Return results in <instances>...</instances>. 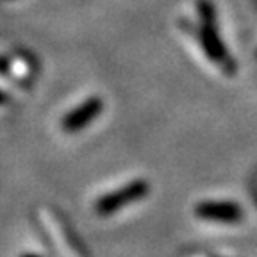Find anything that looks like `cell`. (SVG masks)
Returning <instances> with one entry per match:
<instances>
[{
    "instance_id": "obj_5",
    "label": "cell",
    "mask_w": 257,
    "mask_h": 257,
    "mask_svg": "<svg viewBox=\"0 0 257 257\" xmlns=\"http://www.w3.org/2000/svg\"><path fill=\"white\" fill-rule=\"evenodd\" d=\"M22 257H41V255H38V253H24Z\"/></svg>"
},
{
    "instance_id": "obj_4",
    "label": "cell",
    "mask_w": 257,
    "mask_h": 257,
    "mask_svg": "<svg viewBox=\"0 0 257 257\" xmlns=\"http://www.w3.org/2000/svg\"><path fill=\"white\" fill-rule=\"evenodd\" d=\"M100 111H102V102L98 98H91V100L84 102L82 105H79V107L73 109L72 112H68L64 116L63 128L66 133H79L88 123H91L98 116Z\"/></svg>"
},
{
    "instance_id": "obj_2",
    "label": "cell",
    "mask_w": 257,
    "mask_h": 257,
    "mask_svg": "<svg viewBox=\"0 0 257 257\" xmlns=\"http://www.w3.org/2000/svg\"><path fill=\"white\" fill-rule=\"evenodd\" d=\"M202 15H204V27H202V45H204L205 52L214 63H218L221 68L225 70V73H234V63L230 59V56L225 50L223 43H221L220 36L216 32V25H214V16H213V8L207 2L200 4Z\"/></svg>"
},
{
    "instance_id": "obj_3",
    "label": "cell",
    "mask_w": 257,
    "mask_h": 257,
    "mask_svg": "<svg viewBox=\"0 0 257 257\" xmlns=\"http://www.w3.org/2000/svg\"><path fill=\"white\" fill-rule=\"evenodd\" d=\"M197 218L216 223H237L243 220V209L232 200H205L195 207Z\"/></svg>"
},
{
    "instance_id": "obj_1",
    "label": "cell",
    "mask_w": 257,
    "mask_h": 257,
    "mask_svg": "<svg viewBox=\"0 0 257 257\" xmlns=\"http://www.w3.org/2000/svg\"><path fill=\"white\" fill-rule=\"evenodd\" d=\"M149 193H150L149 182L143 181V179H138V181L128 182V184L121 186L120 189H114V191L98 198L95 204V211L98 214H102V216H109V214H114L116 211L123 209L125 205L134 204L138 200H143Z\"/></svg>"
}]
</instances>
